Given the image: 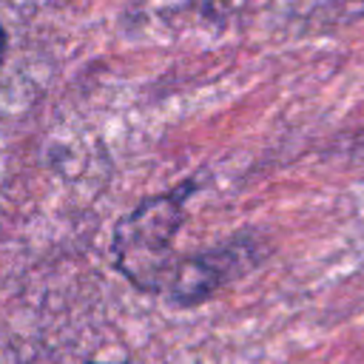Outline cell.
Masks as SVG:
<instances>
[{"label": "cell", "mask_w": 364, "mask_h": 364, "mask_svg": "<svg viewBox=\"0 0 364 364\" xmlns=\"http://www.w3.org/2000/svg\"><path fill=\"white\" fill-rule=\"evenodd\" d=\"M196 191L193 182H185L162 196L145 199L136 205L114 230V264L117 270L145 293H162L168 276L176 264L173 239L185 222V202Z\"/></svg>", "instance_id": "1"}, {"label": "cell", "mask_w": 364, "mask_h": 364, "mask_svg": "<svg viewBox=\"0 0 364 364\" xmlns=\"http://www.w3.org/2000/svg\"><path fill=\"white\" fill-rule=\"evenodd\" d=\"M253 250L256 247L250 239H236L230 245L188 256L173 264L162 293H168L176 304H196L225 287L239 270H245L250 264Z\"/></svg>", "instance_id": "2"}, {"label": "cell", "mask_w": 364, "mask_h": 364, "mask_svg": "<svg viewBox=\"0 0 364 364\" xmlns=\"http://www.w3.org/2000/svg\"><path fill=\"white\" fill-rule=\"evenodd\" d=\"M6 31H3V26H0V63H3V57H6Z\"/></svg>", "instance_id": "3"}]
</instances>
